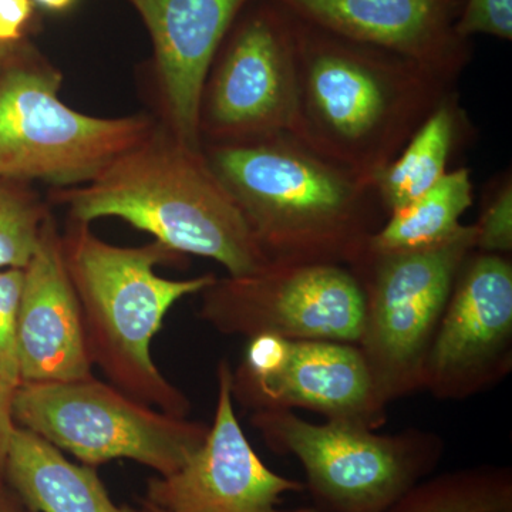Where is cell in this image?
I'll return each mask as SVG.
<instances>
[{
  "instance_id": "12",
  "label": "cell",
  "mask_w": 512,
  "mask_h": 512,
  "mask_svg": "<svg viewBox=\"0 0 512 512\" xmlns=\"http://www.w3.org/2000/svg\"><path fill=\"white\" fill-rule=\"evenodd\" d=\"M511 369V259L474 251L427 350L421 390L437 400H466L497 386Z\"/></svg>"
},
{
  "instance_id": "20",
  "label": "cell",
  "mask_w": 512,
  "mask_h": 512,
  "mask_svg": "<svg viewBox=\"0 0 512 512\" xmlns=\"http://www.w3.org/2000/svg\"><path fill=\"white\" fill-rule=\"evenodd\" d=\"M387 512H512V470L481 464L431 474Z\"/></svg>"
},
{
  "instance_id": "2",
  "label": "cell",
  "mask_w": 512,
  "mask_h": 512,
  "mask_svg": "<svg viewBox=\"0 0 512 512\" xmlns=\"http://www.w3.org/2000/svg\"><path fill=\"white\" fill-rule=\"evenodd\" d=\"M291 18L298 67L295 137L375 184L454 93V84L402 57Z\"/></svg>"
},
{
  "instance_id": "11",
  "label": "cell",
  "mask_w": 512,
  "mask_h": 512,
  "mask_svg": "<svg viewBox=\"0 0 512 512\" xmlns=\"http://www.w3.org/2000/svg\"><path fill=\"white\" fill-rule=\"evenodd\" d=\"M231 393L251 413L303 409L372 430L387 419L365 356L350 343L254 336L232 370Z\"/></svg>"
},
{
  "instance_id": "13",
  "label": "cell",
  "mask_w": 512,
  "mask_h": 512,
  "mask_svg": "<svg viewBox=\"0 0 512 512\" xmlns=\"http://www.w3.org/2000/svg\"><path fill=\"white\" fill-rule=\"evenodd\" d=\"M217 382L204 444L180 470L150 478L144 503L164 512H316L279 508L285 494L303 493L305 483L279 476L255 453L235 413L228 360L218 363Z\"/></svg>"
},
{
  "instance_id": "7",
  "label": "cell",
  "mask_w": 512,
  "mask_h": 512,
  "mask_svg": "<svg viewBox=\"0 0 512 512\" xmlns=\"http://www.w3.org/2000/svg\"><path fill=\"white\" fill-rule=\"evenodd\" d=\"M60 87L52 67L13 63L0 73V180L77 187L157 130L140 114L104 119L74 110Z\"/></svg>"
},
{
  "instance_id": "22",
  "label": "cell",
  "mask_w": 512,
  "mask_h": 512,
  "mask_svg": "<svg viewBox=\"0 0 512 512\" xmlns=\"http://www.w3.org/2000/svg\"><path fill=\"white\" fill-rule=\"evenodd\" d=\"M23 269H0V380L22 384L18 359V313Z\"/></svg>"
},
{
  "instance_id": "29",
  "label": "cell",
  "mask_w": 512,
  "mask_h": 512,
  "mask_svg": "<svg viewBox=\"0 0 512 512\" xmlns=\"http://www.w3.org/2000/svg\"><path fill=\"white\" fill-rule=\"evenodd\" d=\"M15 47H0V73L8 69L13 63H16Z\"/></svg>"
},
{
  "instance_id": "8",
  "label": "cell",
  "mask_w": 512,
  "mask_h": 512,
  "mask_svg": "<svg viewBox=\"0 0 512 512\" xmlns=\"http://www.w3.org/2000/svg\"><path fill=\"white\" fill-rule=\"evenodd\" d=\"M476 237L474 225H463L439 247L370 254L356 271L366 293L357 346L387 406L420 392L427 350Z\"/></svg>"
},
{
  "instance_id": "3",
  "label": "cell",
  "mask_w": 512,
  "mask_h": 512,
  "mask_svg": "<svg viewBox=\"0 0 512 512\" xmlns=\"http://www.w3.org/2000/svg\"><path fill=\"white\" fill-rule=\"evenodd\" d=\"M57 200L73 222L119 218L175 254L212 259L231 278L268 265L204 151L185 146L168 128L157 127L89 183L62 188Z\"/></svg>"
},
{
  "instance_id": "26",
  "label": "cell",
  "mask_w": 512,
  "mask_h": 512,
  "mask_svg": "<svg viewBox=\"0 0 512 512\" xmlns=\"http://www.w3.org/2000/svg\"><path fill=\"white\" fill-rule=\"evenodd\" d=\"M16 387L0 380V476H3L6 453H8L10 437L15 430L16 423L13 420L12 403Z\"/></svg>"
},
{
  "instance_id": "10",
  "label": "cell",
  "mask_w": 512,
  "mask_h": 512,
  "mask_svg": "<svg viewBox=\"0 0 512 512\" xmlns=\"http://www.w3.org/2000/svg\"><path fill=\"white\" fill-rule=\"evenodd\" d=\"M298 127V67L292 18L274 3L235 30L205 80L202 144L228 143Z\"/></svg>"
},
{
  "instance_id": "16",
  "label": "cell",
  "mask_w": 512,
  "mask_h": 512,
  "mask_svg": "<svg viewBox=\"0 0 512 512\" xmlns=\"http://www.w3.org/2000/svg\"><path fill=\"white\" fill-rule=\"evenodd\" d=\"M22 383H59L93 376L82 309L64 261L62 234L46 218L35 255L23 269L18 313Z\"/></svg>"
},
{
  "instance_id": "21",
  "label": "cell",
  "mask_w": 512,
  "mask_h": 512,
  "mask_svg": "<svg viewBox=\"0 0 512 512\" xmlns=\"http://www.w3.org/2000/svg\"><path fill=\"white\" fill-rule=\"evenodd\" d=\"M0 180V269H25L35 255L49 211Z\"/></svg>"
},
{
  "instance_id": "4",
  "label": "cell",
  "mask_w": 512,
  "mask_h": 512,
  "mask_svg": "<svg viewBox=\"0 0 512 512\" xmlns=\"http://www.w3.org/2000/svg\"><path fill=\"white\" fill-rule=\"evenodd\" d=\"M62 244L92 365L138 402L188 417L190 399L158 369L151 345L175 303L200 295L217 276L163 278L157 266L178 264L185 256L157 241L141 247L109 244L82 222L66 229Z\"/></svg>"
},
{
  "instance_id": "5",
  "label": "cell",
  "mask_w": 512,
  "mask_h": 512,
  "mask_svg": "<svg viewBox=\"0 0 512 512\" xmlns=\"http://www.w3.org/2000/svg\"><path fill=\"white\" fill-rule=\"evenodd\" d=\"M249 423L274 453L301 463L316 512H387L434 474L446 450L436 431L377 434L348 421L311 423L288 409L259 410Z\"/></svg>"
},
{
  "instance_id": "18",
  "label": "cell",
  "mask_w": 512,
  "mask_h": 512,
  "mask_svg": "<svg viewBox=\"0 0 512 512\" xmlns=\"http://www.w3.org/2000/svg\"><path fill=\"white\" fill-rule=\"evenodd\" d=\"M461 110L448 94L399 156L377 175L375 185L387 217L433 188L448 173L447 165L461 136Z\"/></svg>"
},
{
  "instance_id": "23",
  "label": "cell",
  "mask_w": 512,
  "mask_h": 512,
  "mask_svg": "<svg viewBox=\"0 0 512 512\" xmlns=\"http://www.w3.org/2000/svg\"><path fill=\"white\" fill-rule=\"evenodd\" d=\"M476 251L507 255L512 251V183L505 178L491 194L477 224Z\"/></svg>"
},
{
  "instance_id": "30",
  "label": "cell",
  "mask_w": 512,
  "mask_h": 512,
  "mask_svg": "<svg viewBox=\"0 0 512 512\" xmlns=\"http://www.w3.org/2000/svg\"><path fill=\"white\" fill-rule=\"evenodd\" d=\"M146 504H147V503H146ZM148 505H150V504H148ZM150 507H151V508H153V511H154V512H164V511H161V510H157V508H154V507H153V505H150Z\"/></svg>"
},
{
  "instance_id": "1",
  "label": "cell",
  "mask_w": 512,
  "mask_h": 512,
  "mask_svg": "<svg viewBox=\"0 0 512 512\" xmlns=\"http://www.w3.org/2000/svg\"><path fill=\"white\" fill-rule=\"evenodd\" d=\"M204 156L247 221L266 264L359 271L387 214L376 185L289 133L208 143Z\"/></svg>"
},
{
  "instance_id": "9",
  "label": "cell",
  "mask_w": 512,
  "mask_h": 512,
  "mask_svg": "<svg viewBox=\"0 0 512 512\" xmlns=\"http://www.w3.org/2000/svg\"><path fill=\"white\" fill-rule=\"evenodd\" d=\"M200 295L198 316L225 336L357 345L365 325V288L348 266L268 264L241 278H217Z\"/></svg>"
},
{
  "instance_id": "19",
  "label": "cell",
  "mask_w": 512,
  "mask_h": 512,
  "mask_svg": "<svg viewBox=\"0 0 512 512\" xmlns=\"http://www.w3.org/2000/svg\"><path fill=\"white\" fill-rule=\"evenodd\" d=\"M474 185L468 168L448 171L406 207L392 212L370 238V254L419 251L456 237L461 218L473 205Z\"/></svg>"
},
{
  "instance_id": "6",
  "label": "cell",
  "mask_w": 512,
  "mask_h": 512,
  "mask_svg": "<svg viewBox=\"0 0 512 512\" xmlns=\"http://www.w3.org/2000/svg\"><path fill=\"white\" fill-rule=\"evenodd\" d=\"M13 420L73 454L86 466L136 461L170 476L190 461L210 426L173 416L94 376L73 382L22 383L12 403Z\"/></svg>"
},
{
  "instance_id": "14",
  "label": "cell",
  "mask_w": 512,
  "mask_h": 512,
  "mask_svg": "<svg viewBox=\"0 0 512 512\" xmlns=\"http://www.w3.org/2000/svg\"><path fill=\"white\" fill-rule=\"evenodd\" d=\"M293 18L409 60L454 84L471 59L456 0H274Z\"/></svg>"
},
{
  "instance_id": "15",
  "label": "cell",
  "mask_w": 512,
  "mask_h": 512,
  "mask_svg": "<svg viewBox=\"0 0 512 512\" xmlns=\"http://www.w3.org/2000/svg\"><path fill=\"white\" fill-rule=\"evenodd\" d=\"M153 39L167 128L202 150L200 109L205 80L232 23L248 0H128Z\"/></svg>"
},
{
  "instance_id": "17",
  "label": "cell",
  "mask_w": 512,
  "mask_h": 512,
  "mask_svg": "<svg viewBox=\"0 0 512 512\" xmlns=\"http://www.w3.org/2000/svg\"><path fill=\"white\" fill-rule=\"evenodd\" d=\"M3 477L32 512H154L150 505H119L96 467L76 464L32 431L16 426Z\"/></svg>"
},
{
  "instance_id": "24",
  "label": "cell",
  "mask_w": 512,
  "mask_h": 512,
  "mask_svg": "<svg viewBox=\"0 0 512 512\" xmlns=\"http://www.w3.org/2000/svg\"><path fill=\"white\" fill-rule=\"evenodd\" d=\"M457 35L463 39L487 35L512 39V0H467L456 23Z\"/></svg>"
},
{
  "instance_id": "27",
  "label": "cell",
  "mask_w": 512,
  "mask_h": 512,
  "mask_svg": "<svg viewBox=\"0 0 512 512\" xmlns=\"http://www.w3.org/2000/svg\"><path fill=\"white\" fill-rule=\"evenodd\" d=\"M0 512H32L3 476H0Z\"/></svg>"
},
{
  "instance_id": "28",
  "label": "cell",
  "mask_w": 512,
  "mask_h": 512,
  "mask_svg": "<svg viewBox=\"0 0 512 512\" xmlns=\"http://www.w3.org/2000/svg\"><path fill=\"white\" fill-rule=\"evenodd\" d=\"M33 5L50 10V12H63L69 9L76 0H32Z\"/></svg>"
},
{
  "instance_id": "25",
  "label": "cell",
  "mask_w": 512,
  "mask_h": 512,
  "mask_svg": "<svg viewBox=\"0 0 512 512\" xmlns=\"http://www.w3.org/2000/svg\"><path fill=\"white\" fill-rule=\"evenodd\" d=\"M32 0H0V47H15L33 13Z\"/></svg>"
}]
</instances>
